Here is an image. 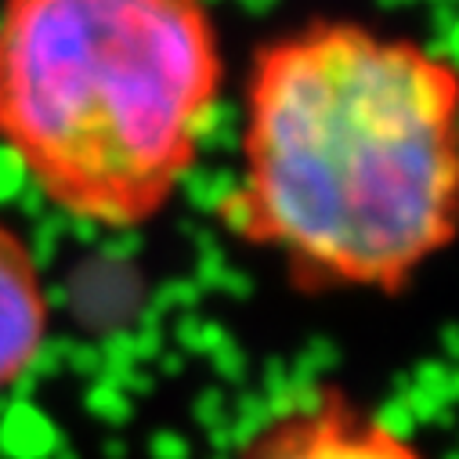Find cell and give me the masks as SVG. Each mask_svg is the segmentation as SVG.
I'll list each match as a JSON object with an SVG mask.
<instances>
[{
	"label": "cell",
	"instance_id": "6da1fadb",
	"mask_svg": "<svg viewBox=\"0 0 459 459\" xmlns=\"http://www.w3.org/2000/svg\"><path fill=\"white\" fill-rule=\"evenodd\" d=\"M455 65L412 37L311 19L254 51L221 224L300 293L398 297L452 247Z\"/></svg>",
	"mask_w": 459,
	"mask_h": 459
},
{
	"label": "cell",
	"instance_id": "7a4b0ae2",
	"mask_svg": "<svg viewBox=\"0 0 459 459\" xmlns=\"http://www.w3.org/2000/svg\"><path fill=\"white\" fill-rule=\"evenodd\" d=\"M221 83L206 0H0V145L69 221H156L203 156Z\"/></svg>",
	"mask_w": 459,
	"mask_h": 459
},
{
	"label": "cell",
	"instance_id": "3957f363",
	"mask_svg": "<svg viewBox=\"0 0 459 459\" xmlns=\"http://www.w3.org/2000/svg\"><path fill=\"white\" fill-rule=\"evenodd\" d=\"M239 459H430L398 423L340 387H318L272 412Z\"/></svg>",
	"mask_w": 459,
	"mask_h": 459
},
{
	"label": "cell",
	"instance_id": "277c9868",
	"mask_svg": "<svg viewBox=\"0 0 459 459\" xmlns=\"http://www.w3.org/2000/svg\"><path fill=\"white\" fill-rule=\"evenodd\" d=\"M48 325L51 311L37 254L19 228L0 217V394L33 373Z\"/></svg>",
	"mask_w": 459,
	"mask_h": 459
}]
</instances>
